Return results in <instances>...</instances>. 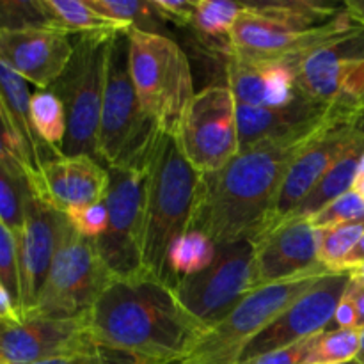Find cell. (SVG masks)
<instances>
[{
	"label": "cell",
	"instance_id": "obj_1",
	"mask_svg": "<svg viewBox=\"0 0 364 364\" xmlns=\"http://www.w3.org/2000/svg\"><path fill=\"white\" fill-rule=\"evenodd\" d=\"M348 109L334 103L326 121L304 132L240 149L217 173L203 176L192 230L215 245L255 240L265 228L288 169L333 117Z\"/></svg>",
	"mask_w": 364,
	"mask_h": 364
},
{
	"label": "cell",
	"instance_id": "obj_2",
	"mask_svg": "<svg viewBox=\"0 0 364 364\" xmlns=\"http://www.w3.org/2000/svg\"><path fill=\"white\" fill-rule=\"evenodd\" d=\"M92 345L146 364H171L201 340L206 327L151 277L114 279L85 315Z\"/></svg>",
	"mask_w": 364,
	"mask_h": 364
},
{
	"label": "cell",
	"instance_id": "obj_3",
	"mask_svg": "<svg viewBox=\"0 0 364 364\" xmlns=\"http://www.w3.org/2000/svg\"><path fill=\"white\" fill-rule=\"evenodd\" d=\"M203 174L181 151L178 139L160 132L146 162L142 272L169 284L167 255L194 226ZM171 287V284H169Z\"/></svg>",
	"mask_w": 364,
	"mask_h": 364
},
{
	"label": "cell",
	"instance_id": "obj_4",
	"mask_svg": "<svg viewBox=\"0 0 364 364\" xmlns=\"http://www.w3.org/2000/svg\"><path fill=\"white\" fill-rule=\"evenodd\" d=\"M160 130L142 109L130 73L128 34L110 39L105 64L98 160L110 167L144 169Z\"/></svg>",
	"mask_w": 364,
	"mask_h": 364
},
{
	"label": "cell",
	"instance_id": "obj_5",
	"mask_svg": "<svg viewBox=\"0 0 364 364\" xmlns=\"http://www.w3.org/2000/svg\"><path fill=\"white\" fill-rule=\"evenodd\" d=\"M130 73L142 109L160 132L176 137L196 96L187 53L166 34L132 28Z\"/></svg>",
	"mask_w": 364,
	"mask_h": 364
},
{
	"label": "cell",
	"instance_id": "obj_6",
	"mask_svg": "<svg viewBox=\"0 0 364 364\" xmlns=\"http://www.w3.org/2000/svg\"><path fill=\"white\" fill-rule=\"evenodd\" d=\"M331 272L334 270L318 267L251 291L226 318L210 327L188 354L171 364H238L256 336Z\"/></svg>",
	"mask_w": 364,
	"mask_h": 364
},
{
	"label": "cell",
	"instance_id": "obj_7",
	"mask_svg": "<svg viewBox=\"0 0 364 364\" xmlns=\"http://www.w3.org/2000/svg\"><path fill=\"white\" fill-rule=\"evenodd\" d=\"M112 38H77L66 70L48 89L60 100L66 114V137L60 149L63 156L85 155L98 160L105 64Z\"/></svg>",
	"mask_w": 364,
	"mask_h": 364
},
{
	"label": "cell",
	"instance_id": "obj_8",
	"mask_svg": "<svg viewBox=\"0 0 364 364\" xmlns=\"http://www.w3.org/2000/svg\"><path fill=\"white\" fill-rule=\"evenodd\" d=\"M112 281V274L103 265L95 242L77 233L64 215L48 277L34 311L28 316H85Z\"/></svg>",
	"mask_w": 364,
	"mask_h": 364
},
{
	"label": "cell",
	"instance_id": "obj_9",
	"mask_svg": "<svg viewBox=\"0 0 364 364\" xmlns=\"http://www.w3.org/2000/svg\"><path fill=\"white\" fill-rule=\"evenodd\" d=\"M361 28L363 25L352 20L345 7L343 13L329 23L313 28H299L259 16L245 6V11L231 31L224 52L226 55L231 53L247 60L290 63L299 66V63L309 53L334 45Z\"/></svg>",
	"mask_w": 364,
	"mask_h": 364
},
{
	"label": "cell",
	"instance_id": "obj_10",
	"mask_svg": "<svg viewBox=\"0 0 364 364\" xmlns=\"http://www.w3.org/2000/svg\"><path fill=\"white\" fill-rule=\"evenodd\" d=\"M146 167H110L105 233L96 238L95 247L114 279H135L142 272L144 238Z\"/></svg>",
	"mask_w": 364,
	"mask_h": 364
},
{
	"label": "cell",
	"instance_id": "obj_11",
	"mask_svg": "<svg viewBox=\"0 0 364 364\" xmlns=\"http://www.w3.org/2000/svg\"><path fill=\"white\" fill-rule=\"evenodd\" d=\"M176 139L183 155L203 176L217 173L237 156L240 141L231 89L226 84H213L196 92Z\"/></svg>",
	"mask_w": 364,
	"mask_h": 364
},
{
	"label": "cell",
	"instance_id": "obj_12",
	"mask_svg": "<svg viewBox=\"0 0 364 364\" xmlns=\"http://www.w3.org/2000/svg\"><path fill=\"white\" fill-rule=\"evenodd\" d=\"M252 262L255 245L251 240L217 245L212 265L181 281L174 294L181 306L210 329L252 291Z\"/></svg>",
	"mask_w": 364,
	"mask_h": 364
},
{
	"label": "cell",
	"instance_id": "obj_13",
	"mask_svg": "<svg viewBox=\"0 0 364 364\" xmlns=\"http://www.w3.org/2000/svg\"><path fill=\"white\" fill-rule=\"evenodd\" d=\"M364 134V114L345 109L326 124L288 169L277 201L267 219L262 235L279 226L322 180L323 174ZM255 238V240H256ZM252 240V242H255Z\"/></svg>",
	"mask_w": 364,
	"mask_h": 364
},
{
	"label": "cell",
	"instance_id": "obj_14",
	"mask_svg": "<svg viewBox=\"0 0 364 364\" xmlns=\"http://www.w3.org/2000/svg\"><path fill=\"white\" fill-rule=\"evenodd\" d=\"M96 348L89 338L85 316L52 318L34 315L21 322H0V363L38 364L82 358Z\"/></svg>",
	"mask_w": 364,
	"mask_h": 364
},
{
	"label": "cell",
	"instance_id": "obj_15",
	"mask_svg": "<svg viewBox=\"0 0 364 364\" xmlns=\"http://www.w3.org/2000/svg\"><path fill=\"white\" fill-rule=\"evenodd\" d=\"M348 284H350V274L347 270L323 276L311 290L306 291L249 343L238 363H249L259 355L290 347L326 331Z\"/></svg>",
	"mask_w": 364,
	"mask_h": 364
},
{
	"label": "cell",
	"instance_id": "obj_16",
	"mask_svg": "<svg viewBox=\"0 0 364 364\" xmlns=\"http://www.w3.org/2000/svg\"><path fill=\"white\" fill-rule=\"evenodd\" d=\"M63 223L64 213L53 210L31 191L25 206L23 228L16 238L21 320L27 318L38 304L59 245Z\"/></svg>",
	"mask_w": 364,
	"mask_h": 364
},
{
	"label": "cell",
	"instance_id": "obj_17",
	"mask_svg": "<svg viewBox=\"0 0 364 364\" xmlns=\"http://www.w3.org/2000/svg\"><path fill=\"white\" fill-rule=\"evenodd\" d=\"M252 245V291L323 267L318 262V231L308 220H287Z\"/></svg>",
	"mask_w": 364,
	"mask_h": 364
},
{
	"label": "cell",
	"instance_id": "obj_18",
	"mask_svg": "<svg viewBox=\"0 0 364 364\" xmlns=\"http://www.w3.org/2000/svg\"><path fill=\"white\" fill-rule=\"evenodd\" d=\"M73 55L71 36L57 28L0 31V63L39 91L52 87Z\"/></svg>",
	"mask_w": 364,
	"mask_h": 364
},
{
	"label": "cell",
	"instance_id": "obj_19",
	"mask_svg": "<svg viewBox=\"0 0 364 364\" xmlns=\"http://www.w3.org/2000/svg\"><path fill=\"white\" fill-rule=\"evenodd\" d=\"M32 191L53 210L64 213L103 203L109 191V169L92 156H59L43 166Z\"/></svg>",
	"mask_w": 364,
	"mask_h": 364
},
{
	"label": "cell",
	"instance_id": "obj_20",
	"mask_svg": "<svg viewBox=\"0 0 364 364\" xmlns=\"http://www.w3.org/2000/svg\"><path fill=\"white\" fill-rule=\"evenodd\" d=\"M226 85L240 105L284 107L302 98L297 66L290 63H262L228 53Z\"/></svg>",
	"mask_w": 364,
	"mask_h": 364
},
{
	"label": "cell",
	"instance_id": "obj_21",
	"mask_svg": "<svg viewBox=\"0 0 364 364\" xmlns=\"http://www.w3.org/2000/svg\"><path fill=\"white\" fill-rule=\"evenodd\" d=\"M31 98L28 82L0 63V110L11 135L16 141L32 187L38 181L43 166L50 160L59 159L60 155L48 148L36 132L31 114Z\"/></svg>",
	"mask_w": 364,
	"mask_h": 364
},
{
	"label": "cell",
	"instance_id": "obj_22",
	"mask_svg": "<svg viewBox=\"0 0 364 364\" xmlns=\"http://www.w3.org/2000/svg\"><path fill=\"white\" fill-rule=\"evenodd\" d=\"M350 59H364V27L299 63L297 89L302 98L323 107L340 102L345 66Z\"/></svg>",
	"mask_w": 364,
	"mask_h": 364
},
{
	"label": "cell",
	"instance_id": "obj_23",
	"mask_svg": "<svg viewBox=\"0 0 364 364\" xmlns=\"http://www.w3.org/2000/svg\"><path fill=\"white\" fill-rule=\"evenodd\" d=\"M333 109L334 103L323 107L306 98H299L284 107H249L237 103L240 149L316 127L331 116Z\"/></svg>",
	"mask_w": 364,
	"mask_h": 364
},
{
	"label": "cell",
	"instance_id": "obj_24",
	"mask_svg": "<svg viewBox=\"0 0 364 364\" xmlns=\"http://www.w3.org/2000/svg\"><path fill=\"white\" fill-rule=\"evenodd\" d=\"M48 20L53 28L68 36H100L112 38L117 34H128V25L114 21L96 13L85 0H43Z\"/></svg>",
	"mask_w": 364,
	"mask_h": 364
},
{
	"label": "cell",
	"instance_id": "obj_25",
	"mask_svg": "<svg viewBox=\"0 0 364 364\" xmlns=\"http://www.w3.org/2000/svg\"><path fill=\"white\" fill-rule=\"evenodd\" d=\"M217 245L201 231L191 230L181 235L167 255V277L171 288H176L187 277L203 272L213 263Z\"/></svg>",
	"mask_w": 364,
	"mask_h": 364
},
{
	"label": "cell",
	"instance_id": "obj_26",
	"mask_svg": "<svg viewBox=\"0 0 364 364\" xmlns=\"http://www.w3.org/2000/svg\"><path fill=\"white\" fill-rule=\"evenodd\" d=\"M31 191V180L21 164H0V223L6 224L16 238L23 228L25 206Z\"/></svg>",
	"mask_w": 364,
	"mask_h": 364
},
{
	"label": "cell",
	"instance_id": "obj_27",
	"mask_svg": "<svg viewBox=\"0 0 364 364\" xmlns=\"http://www.w3.org/2000/svg\"><path fill=\"white\" fill-rule=\"evenodd\" d=\"M31 114L36 132L48 148L63 156L64 137H66V114L60 100L52 91H36L31 98Z\"/></svg>",
	"mask_w": 364,
	"mask_h": 364
},
{
	"label": "cell",
	"instance_id": "obj_28",
	"mask_svg": "<svg viewBox=\"0 0 364 364\" xmlns=\"http://www.w3.org/2000/svg\"><path fill=\"white\" fill-rule=\"evenodd\" d=\"M361 345V329L322 331L311 336L304 364H343L354 361Z\"/></svg>",
	"mask_w": 364,
	"mask_h": 364
},
{
	"label": "cell",
	"instance_id": "obj_29",
	"mask_svg": "<svg viewBox=\"0 0 364 364\" xmlns=\"http://www.w3.org/2000/svg\"><path fill=\"white\" fill-rule=\"evenodd\" d=\"M89 7L114 21L128 25L130 28L162 34L166 21L153 7L151 0H85Z\"/></svg>",
	"mask_w": 364,
	"mask_h": 364
},
{
	"label": "cell",
	"instance_id": "obj_30",
	"mask_svg": "<svg viewBox=\"0 0 364 364\" xmlns=\"http://www.w3.org/2000/svg\"><path fill=\"white\" fill-rule=\"evenodd\" d=\"M245 11V2L233 0H198L192 27L206 38L230 39L235 23Z\"/></svg>",
	"mask_w": 364,
	"mask_h": 364
},
{
	"label": "cell",
	"instance_id": "obj_31",
	"mask_svg": "<svg viewBox=\"0 0 364 364\" xmlns=\"http://www.w3.org/2000/svg\"><path fill=\"white\" fill-rule=\"evenodd\" d=\"M363 233L364 220L318 231V262L329 270L341 272V263L347 258L348 252L355 247Z\"/></svg>",
	"mask_w": 364,
	"mask_h": 364
},
{
	"label": "cell",
	"instance_id": "obj_32",
	"mask_svg": "<svg viewBox=\"0 0 364 364\" xmlns=\"http://www.w3.org/2000/svg\"><path fill=\"white\" fill-rule=\"evenodd\" d=\"M308 220L316 231L331 230L343 224L363 223L364 220V198L352 188L338 199L331 201L326 208L311 215Z\"/></svg>",
	"mask_w": 364,
	"mask_h": 364
},
{
	"label": "cell",
	"instance_id": "obj_33",
	"mask_svg": "<svg viewBox=\"0 0 364 364\" xmlns=\"http://www.w3.org/2000/svg\"><path fill=\"white\" fill-rule=\"evenodd\" d=\"M53 28L43 0H0V31Z\"/></svg>",
	"mask_w": 364,
	"mask_h": 364
},
{
	"label": "cell",
	"instance_id": "obj_34",
	"mask_svg": "<svg viewBox=\"0 0 364 364\" xmlns=\"http://www.w3.org/2000/svg\"><path fill=\"white\" fill-rule=\"evenodd\" d=\"M0 284L9 291L20 311V269H18V244L13 231L0 223ZM21 315V313H20Z\"/></svg>",
	"mask_w": 364,
	"mask_h": 364
},
{
	"label": "cell",
	"instance_id": "obj_35",
	"mask_svg": "<svg viewBox=\"0 0 364 364\" xmlns=\"http://www.w3.org/2000/svg\"><path fill=\"white\" fill-rule=\"evenodd\" d=\"M68 223L73 226L77 233L89 240H96L102 237L109 224V212H107V203L84 206V208H75L66 213Z\"/></svg>",
	"mask_w": 364,
	"mask_h": 364
},
{
	"label": "cell",
	"instance_id": "obj_36",
	"mask_svg": "<svg viewBox=\"0 0 364 364\" xmlns=\"http://www.w3.org/2000/svg\"><path fill=\"white\" fill-rule=\"evenodd\" d=\"M338 103L364 114V59H350L345 66L343 89Z\"/></svg>",
	"mask_w": 364,
	"mask_h": 364
},
{
	"label": "cell",
	"instance_id": "obj_37",
	"mask_svg": "<svg viewBox=\"0 0 364 364\" xmlns=\"http://www.w3.org/2000/svg\"><path fill=\"white\" fill-rule=\"evenodd\" d=\"M151 2L166 23L178 25V27L192 25L196 2H191V0H151Z\"/></svg>",
	"mask_w": 364,
	"mask_h": 364
},
{
	"label": "cell",
	"instance_id": "obj_38",
	"mask_svg": "<svg viewBox=\"0 0 364 364\" xmlns=\"http://www.w3.org/2000/svg\"><path fill=\"white\" fill-rule=\"evenodd\" d=\"M309 341H311V338H306V340L290 345V347L279 348V350H274L270 354L259 355V358L252 359L249 363L238 364H304L306 354H308L309 348Z\"/></svg>",
	"mask_w": 364,
	"mask_h": 364
},
{
	"label": "cell",
	"instance_id": "obj_39",
	"mask_svg": "<svg viewBox=\"0 0 364 364\" xmlns=\"http://www.w3.org/2000/svg\"><path fill=\"white\" fill-rule=\"evenodd\" d=\"M334 329H358V313H355L354 304H352L347 295H343L341 302L338 304L333 320H331L326 331Z\"/></svg>",
	"mask_w": 364,
	"mask_h": 364
},
{
	"label": "cell",
	"instance_id": "obj_40",
	"mask_svg": "<svg viewBox=\"0 0 364 364\" xmlns=\"http://www.w3.org/2000/svg\"><path fill=\"white\" fill-rule=\"evenodd\" d=\"M2 162H18L23 166V160H21L20 149H18L16 141H14V137L11 135L6 119H4L2 110H0V164ZM23 169H25V166H23Z\"/></svg>",
	"mask_w": 364,
	"mask_h": 364
},
{
	"label": "cell",
	"instance_id": "obj_41",
	"mask_svg": "<svg viewBox=\"0 0 364 364\" xmlns=\"http://www.w3.org/2000/svg\"><path fill=\"white\" fill-rule=\"evenodd\" d=\"M80 364H146V363L137 361V359H132V358H128V355L116 354V352H109V350H102V348H96L92 354L84 355Z\"/></svg>",
	"mask_w": 364,
	"mask_h": 364
},
{
	"label": "cell",
	"instance_id": "obj_42",
	"mask_svg": "<svg viewBox=\"0 0 364 364\" xmlns=\"http://www.w3.org/2000/svg\"><path fill=\"white\" fill-rule=\"evenodd\" d=\"M0 322H21V315L9 291L0 284Z\"/></svg>",
	"mask_w": 364,
	"mask_h": 364
},
{
	"label": "cell",
	"instance_id": "obj_43",
	"mask_svg": "<svg viewBox=\"0 0 364 364\" xmlns=\"http://www.w3.org/2000/svg\"><path fill=\"white\" fill-rule=\"evenodd\" d=\"M345 295L350 299L355 308V313H358V329H364V287L350 281Z\"/></svg>",
	"mask_w": 364,
	"mask_h": 364
},
{
	"label": "cell",
	"instance_id": "obj_44",
	"mask_svg": "<svg viewBox=\"0 0 364 364\" xmlns=\"http://www.w3.org/2000/svg\"><path fill=\"white\" fill-rule=\"evenodd\" d=\"M363 263H364V233L363 237L359 238L358 244H355V247L352 249V251L347 255V258L343 259L340 270H350L354 269V267L363 265Z\"/></svg>",
	"mask_w": 364,
	"mask_h": 364
},
{
	"label": "cell",
	"instance_id": "obj_45",
	"mask_svg": "<svg viewBox=\"0 0 364 364\" xmlns=\"http://www.w3.org/2000/svg\"><path fill=\"white\" fill-rule=\"evenodd\" d=\"M343 7L352 20H355L364 27V0H347Z\"/></svg>",
	"mask_w": 364,
	"mask_h": 364
},
{
	"label": "cell",
	"instance_id": "obj_46",
	"mask_svg": "<svg viewBox=\"0 0 364 364\" xmlns=\"http://www.w3.org/2000/svg\"><path fill=\"white\" fill-rule=\"evenodd\" d=\"M347 272L350 274L352 283H358V284H361V287H364V263H363V265L354 267V269L347 270Z\"/></svg>",
	"mask_w": 364,
	"mask_h": 364
},
{
	"label": "cell",
	"instance_id": "obj_47",
	"mask_svg": "<svg viewBox=\"0 0 364 364\" xmlns=\"http://www.w3.org/2000/svg\"><path fill=\"white\" fill-rule=\"evenodd\" d=\"M92 354V352H91ZM84 358V355H82ZM82 358H68V359H52V361H45V363H38V364H80Z\"/></svg>",
	"mask_w": 364,
	"mask_h": 364
},
{
	"label": "cell",
	"instance_id": "obj_48",
	"mask_svg": "<svg viewBox=\"0 0 364 364\" xmlns=\"http://www.w3.org/2000/svg\"><path fill=\"white\" fill-rule=\"evenodd\" d=\"M355 361L359 364H364V329H361V345H359V352L355 355Z\"/></svg>",
	"mask_w": 364,
	"mask_h": 364
},
{
	"label": "cell",
	"instance_id": "obj_49",
	"mask_svg": "<svg viewBox=\"0 0 364 364\" xmlns=\"http://www.w3.org/2000/svg\"><path fill=\"white\" fill-rule=\"evenodd\" d=\"M343 364H359V363L354 359V361H348V363H343Z\"/></svg>",
	"mask_w": 364,
	"mask_h": 364
},
{
	"label": "cell",
	"instance_id": "obj_50",
	"mask_svg": "<svg viewBox=\"0 0 364 364\" xmlns=\"http://www.w3.org/2000/svg\"><path fill=\"white\" fill-rule=\"evenodd\" d=\"M0 364H7V363H0Z\"/></svg>",
	"mask_w": 364,
	"mask_h": 364
}]
</instances>
